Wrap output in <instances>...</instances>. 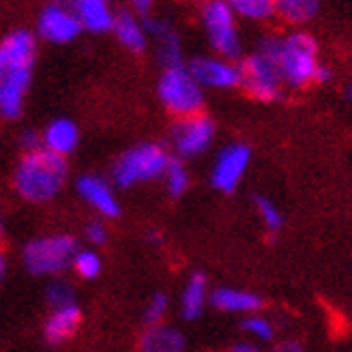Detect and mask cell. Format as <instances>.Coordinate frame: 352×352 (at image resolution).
<instances>
[{"label":"cell","instance_id":"23","mask_svg":"<svg viewBox=\"0 0 352 352\" xmlns=\"http://www.w3.org/2000/svg\"><path fill=\"white\" fill-rule=\"evenodd\" d=\"M318 9L320 5L316 0H279V3H275V13L292 26L307 24L316 17Z\"/></svg>","mask_w":352,"mask_h":352},{"label":"cell","instance_id":"4","mask_svg":"<svg viewBox=\"0 0 352 352\" xmlns=\"http://www.w3.org/2000/svg\"><path fill=\"white\" fill-rule=\"evenodd\" d=\"M170 157L160 144H140L120 155L114 166V181L118 187H133L138 183H148L162 179Z\"/></svg>","mask_w":352,"mask_h":352},{"label":"cell","instance_id":"32","mask_svg":"<svg viewBox=\"0 0 352 352\" xmlns=\"http://www.w3.org/2000/svg\"><path fill=\"white\" fill-rule=\"evenodd\" d=\"M20 146L24 148V153H34V151H39L43 148V140L37 131H32V129H26L22 135H20Z\"/></svg>","mask_w":352,"mask_h":352},{"label":"cell","instance_id":"5","mask_svg":"<svg viewBox=\"0 0 352 352\" xmlns=\"http://www.w3.org/2000/svg\"><path fill=\"white\" fill-rule=\"evenodd\" d=\"M78 254V241L69 234L41 236L24 248V264L34 275H58Z\"/></svg>","mask_w":352,"mask_h":352},{"label":"cell","instance_id":"28","mask_svg":"<svg viewBox=\"0 0 352 352\" xmlns=\"http://www.w3.org/2000/svg\"><path fill=\"white\" fill-rule=\"evenodd\" d=\"M72 267L82 279H95L101 273V258L91 250H82L74 256Z\"/></svg>","mask_w":352,"mask_h":352},{"label":"cell","instance_id":"11","mask_svg":"<svg viewBox=\"0 0 352 352\" xmlns=\"http://www.w3.org/2000/svg\"><path fill=\"white\" fill-rule=\"evenodd\" d=\"M187 69L193 76V80H196L202 88H236V86H241L239 65H234L230 60L198 56L189 63Z\"/></svg>","mask_w":352,"mask_h":352},{"label":"cell","instance_id":"30","mask_svg":"<svg viewBox=\"0 0 352 352\" xmlns=\"http://www.w3.org/2000/svg\"><path fill=\"white\" fill-rule=\"evenodd\" d=\"M168 311V296L166 294H155L151 298V303L146 305V311H144V320L148 327H155V324H162L164 316Z\"/></svg>","mask_w":352,"mask_h":352},{"label":"cell","instance_id":"15","mask_svg":"<svg viewBox=\"0 0 352 352\" xmlns=\"http://www.w3.org/2000/svg\"><path fill=\"white\" fill-rule=\"evenodd\" d=\"M78 193L93 208H97L101 215H105V217H118L120 204H118V200L114 196L110 183L103 181L101 176H95V174L80 176V179H78Z\"/></svg>","mask_w":352,"mask_h":352},{"label":"cell","instance_id":"2","mask_svg":"<svg viewBox=\"0 0 352 352\" xmlns=\"http://www.w3.org/2000/svg\"><path fill=\"white\" fill-rule=\"evenodd\" d=\"M67 172L69 166L65 157L39 148L22 157L13 179L15 191L32 204L50 202L63 189Z\"/></svg>","mask_w":352,"mask_h":352},{"label":"cell","instance_id":"34","mask_svg":"<svg viewBox=\"0 0 352 352\" xmlns=\"http://www.w3.org/2000/svg\"><path fill=\"white\" fill-rule=\"evenodd\" d=\"M331 78H333L331 69H329L327 65L320 63L318 72H316V76H314V84H327V82H331Z\"/></svg>","mask_w":352,"mask_h":352},{"label":"cell","instance_id":"9","mask_svg":"<svg viewBox=\"0 0 352 352\" xmlns=\"http://www.w3.org/2000/svg\"><path fill=\"white\" fill-rule=\"evenodd\" d=\"M250 160H252L250 146L245 144L226 146L217 155L213 170H210V183H213V187L223 193H232L243 181L245 172H248Z\"/></svg>","mask_w":352,"mask_h":352},{"label":"cell","instance_id":"10","mask_svg":"<svg viewBox=\"0 0 352 352\" xmlns=\"http://www.w3.org/2000/svg\"><path fill=\"white\" fill-rule=\"evenodd\" d=\"M82 26L74 9L63 7V5H47L37 22L39 37L50 43H69L80 34Z\"/></svg>","mask_w":352,"mask_h":352},{"label":"cell","instance_id":"38","mask_svg":"<svg viewBox=\"0 0 352 352\" xmlns=\"http://www.w3.org/2000/svg\"><path fill=\"white\" fill-rule=\"evenodd\" d=\"M3 76H5V67H3V63H0V80H3Z\"/></svg>","mask_w":352,"mask_h":352},{"label":"cell","instance_id":"39","mask_svg":"<svg viewBox=\"0 0 352 352\" xmlns=\"http://www.w3.org/2000/svg\"><path fill=\"white\" fill-rule=\"evenodd\" d=\"M0 234H3V219H0Z\"/></svg>","mask_w":352,"mask_h":352},{"label":"cell","instance_id":"21","mask_svg":"<svg viewBox=\"0 0 352 352\" xmlns=\"http://www.w3.org/2000/svg\"><path fill=\"white\" fill-rule=\"evenodd\" d=\"M140 352H183L185 340L176 329L166 324L148 327L138 344Z\"/></svg>","mask_w":352,"mask_h":352},{"label":"cell","instance_id":"35","mask_svg":"<svg viewBox=\"0 0 352 352\" xmlns=\"http://www.w3.org/2000/svg\"><path fill=\"white\" fill-rule=\"evenodd\" d=\"M230 352H260L258 344L256 342H248V340H243V342H236Z\"/></svg>","mask_w":352,"mask_h":352},{"label":"cell","instance_id":"36","mask_svg":"<svg viewBox=\"0 0 352 352\" xmlns=\"http://www.w3.org/2000/svg\"><path fill=\"white\" fill-rule=\"evenodd\" d=\"M5 273H7V258L3 252H0V279L5 277Z\"/></svg>","mask_w":352,"mask_h":352},{"label":"cell","instance_id":"14","mask_svg":"<svg viewBox=\"0 0 352 352\" xmlns=\"http://www.w3.org/2000/svg\"><path fill=\"white\" fill-rule=\"evenodd\" d=\"M30 74L32 69H11L0 80V114L5 118H17L22 114Z\"/></svg>","mask_w":352,"mask_h":352},{"label":"cell","instance_id":"13","mask_svg":"<svg viewBox=\"0 0 352 352\" xmlns=\"http://www.w3.org/2000/svg\"><path fill=\"white\" fill-rule=\"evenodd\" d=\"M37 56V41L28 30H13L0 43V63L5 74L11 69H32Z\"/></svg>","mask_w":352,"mask_h":352},{"label":"cell","instance_id":"22","mask_svg":"<svg viewBox=\"0 0 352 352\" xmlns=\"http://www.w3.org/2000/svg\"><path fill=\"white\" fill-rule=\"evenodd\" d=\"M208 301V281L204 273H193L181 296V311L185 320H198Z\"/></svg>","mask_w":352,"mask_h":352},{"label":"cell","instance_id":"29","mask_svg":"<svg viewBox=\"0 0 352 352\" xmlns=\"http://www.w3.org/2000/svg\"><path fill=\"white\" fill-rule=\"evenodd\" d=\"M47 301L54 309L72 305L74 303V288L69 286L67 281H54V284H50V288H47Z\"/></svg>","mask_w":352,"mask_h":352},{"label":"cell","instance_id":"20","mask_svg":"<svg viewBox=\"0 0 352 352\" xmlns=\"http://www.w3.org/2000/svg\"><path fill=\"white\" fill-rule=\"evenodd\" d=\"M116 39L122 47L129 52H144L148 45V34L144 30V24L140 22L131 11H120L114 15V26H112Z\"/></svg>","mask_w":352,"mask_h":352},{"label":"cell","instance_id":"27","mask_svg":"<svg viewBox=\"0 0 352 352\" xmlns=\"http://www.w3.org/2000/svg\"><path fill=\"white\" fill-rule=\"evenodd\" d=\"M243 331L248 333V336L256 342H271L273 336H275V327L269 318H264V316H248L243 322H241Z\"/></svg>","mask_w":352,"mask_h":352},{"label":"cell","instance_id":"1","mask_svg":"<svg viewBox=\"0 0 352 352\" xmlns=\"http://www.w3.org/2000/svg\"><path fill=\"white\" fill-rule=\"evenodd\" d=\"M258 54L267 56L279 69V76L290 88H305L314 84L318 72V43L305 30H294L286 37H264Z\"/></svg>","mask_w":352,"mask_h":352},{"label":"cell","instance_id":"24","mask_svg":"<svg viewBox=\"0 0 352 352\" xmlns=\"http://www.w3.org/2000/svg\"><path fill=\"white\" fill-rule=\"evenodd\" d=\"M230 7L234 15H241L245 20L254 22H264L275 15V3H271V0H234V3H230Z\"/></svg>","mask_w":352,"mask_h":352},{"label":"cell","instance_id":"37","mask_svg":"<svg viewBox=\"0 0 352 352\" xmlns=\"http://www.w3.org/2000/svg\"><path fill=\"white\" fill-rule=\"evenodd\" d=\"M346 97L352 99V82H348V86H346Z\"/></svg>","mask_w":352,"mask_h":352},{"label":"cell","instance_id":"8","mask_svg":"<svg viewBox=\"0 0 352 352\" xmlns=\"http://www.w3.org/2000/svg\"><path fill=\"white\" fill-rule=\"evenodd\" d=\"M215 138L213 120L204 114L179 118L172 127V142L181 157H198L202 155Z\"/></svg>","mask_w":352,"mask_h":352},{"label":"cell","instance_id":"16","mask_svg":"<svg viewBox=\"0 0 352 352\" xmlns=\"http://www.w3.org/2000/svg\"><path fill=\"white\" fill-rule=\"evenodd\" d=\"M41 140H43V148L45 151L54 153V155H60V157H67L69 153H74L78 148L80 131H78L74 120L56 118V120H52L50 125H47V129L43 131Z\"/></svg>","mask_w":352,"mask_h":352},{"label":"cell","instance_id":"25","mask_svg":"<svg viewBox=\"0 0 352 352\" xmlns=\"http://www.w3.org/2000/svg\"><path fill=\"white\" fill-rule=\"evenodd\" d=\"M164 179H166V187L172 198H181L189 189V172L181 160H170V164L164 172Z\"/></svg>","mask_w":352,"mask_h":352},{"label":"cell","instance_id":"31","mask_svg":"<svg viewBox=\"0 0 352 352\" xmlns=\"http://www.w3.org/2000/svg\"><path fill=\"white\" fill-rule=\"evenodd\" d=\"M86 239L91 245H103L108 241V230L101 221H91L86 226Z\"/></svg>","mask_w":352,"mask_h":352},{"label":"cell","instance_id":"17","mask_svg":"<svg viewBox=\"0 0 352 352\" xmlns=\"http://www.w3.org/2000/svg\"><path fill=\"white\" fill-rule=\"evenodd\" d=\"M208 301L219 311L230 314H256L262 307V298L258 294L239 288H217L208 294Z\"/></svg>","mask_w":352,"mask_h":352},{"label":"cell","instance_id":"19","mask_svg":"<svg viewBox=\"0 0 352 352\" xmlns=\"http://www.w3.org/2000/svg\"><path fill=\"white\" fill-rule=\"evenodd\" d=\"M82 311L76 303L65 305L52 311V316L45 322V340L50 344H63L74 336L80 327Z\"/></svg>","mask_w":352,"mask_h":352},{"label":"cell","instance_id":"33","mask_svg":"<svg viewBox=\"0 0 352 352\" xmlns=\"http://www.w3.org/2000/svg\"><path fill=\"white\" fill-rule=\"evenodd\" d=\"M273 352H307L305 346L301 342H296V340H284V342H279Z\"/></svg>","mask_w":352,"mask_h":352},{"label":"cell","instance_id":"3","mask_svg":"<svg viewBox=\"0 0 352 352\" xmlns=\"http://www.w3.org/2000/svg\"><path fill=\"white\" fill-rule=\"evenodd\" d=\"M157 95H160L164 108L179 118L202 114L204 108L202 86L193 80L187 67L164 69L160 84H157Z\"/></svg>","mask_w":352,"mask_h":352},{"label":"cell","instance_id":"26","mask_svg":"<svg viewBox=\"0 0 352 352\" xmlns=\"http://www.w3.org/2000/svg\"><path fill=\"white\" fill-rule=\"evenodd\" d=\"M254 206H256V213H258L260 221L264 223V228H267L271 234L281 230V226H284V215H281V210L277 208V204L273 200H269L267 196H256Z\"/></svg>","mask_w":352,"mask_h":352},{"label":"cell","instance_id":"12","mask_svg":"<svg viewBox=\"0 0 352 352\" xmlns=\"http://www.w3.org/2000/svg\"><path fill=\"white\" fill-rule=\"evenodd\" d=\"M140 22L144 24V30H146L148 37H153L157 41V58H160L164 69L183 67V47H181L176 30L166 20L153 17V13Z\"/></svg>","mask_w":352,"mask_h":352},{"label":"cell","instance_id":"18","mask_svg":"<svg viewBox=\"0 0 352 352\" xmlns=\"http://www.w3.org/2000/svg\"><path fill=\"white\" fill-rule=\"evenodd\" d=\"M74 13L82 28L88 32H105L114 26V13L103 0H78L74 3Z\"/></svg>","mask_w":352,"mask_h":352},{"label":"cell","instance_id":"6","mask_svg":"<svg viewBox=\"0 0 352 352\" xmlns=\"http://www.w3.org/2000/svg\"><path fill=\"white\" fill-rule=\"evenodd\" d=\"M202 22L208 34V41L223 60H234L241 56V39L236 28V15L230 3H208L202 9Z\"/></svg>","mask_w":352,"mask_h":352},{"label":"cell","instance_id":"7","mask_svg":"<svg viewBox=\"0 0 352 352\" xmlns=\"http://www.w3.org/2000/svg\"><path fill=\"white\" fill-rule=\"evenodd\" d=\"M241 72V86L245 93L252 95L258 101H277L281 97V86L284 80L279 76V69L267 56L254 52L239 65Z\"/></svg>","mask_w":352,"mask_h":352}]
</instances>
